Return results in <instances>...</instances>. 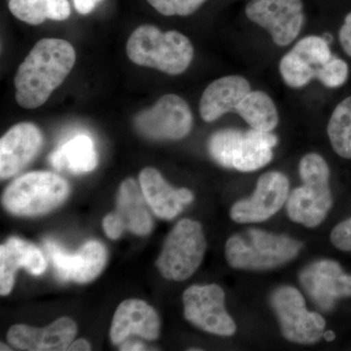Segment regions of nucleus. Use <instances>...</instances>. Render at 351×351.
<instances>
[{"label":"nucleus","instance_id":"6","mask_svg":"<svg viewBox=\"0 0 351 351\" xmlns=\"http://www.w3.org/2000/svg\"><path fill=\"white\" fill-rule=\"evenodd\" d=\"M69 182L48 171H36L17 178L7 186L2 204L17 216H38L60 206L69 195Z\"/></svg>","mask_w":351,"mask_h":351},{"label":"nucleus","instance_id":"5","mask_svg":"<svg viewBox=\"0 0 351 351\" xmlns=\"http://www.w3.org/2000/svg\"><path fill=\"white\" fill-rule=\"evenodd\" d=\"M278 138L271 132L223 129L208 142L210 156L219 165L240 172H253L271 161Z\"/></svg>","mask_w":351,"mask_h":351},{"label":"nucleus","instance_id":"28","mask_svg":"<svg viewBox=\"0 0 351 351\" xmlns=\"http://www.w3.org/2000/svg\"><path fill=\"white\" fill-rule=\"evenodd\" d=\"M164 16H189L197 10L206 0H147Z\"/></svg>","mask_w":351,"mask_h":351},{"label":"nucleus","instance_id":"16","mask_svg":"<svg viewBox=\"0 0 351 351\" xmlns=\"http://www.w3.org/2000/svg\"><path fill=\"white\" fill-rule=\"evenodd\" d=\"M43 145V132L36 124L14 125L0 140V177L9 179L25 169Z\"/></svg>","mask_w":351,"mask_h":351},{"label":"nucleus","instance_id":"21","mask_svg":"<svg viewBox=\"0 0 351 351\" xmlns=\"http://www.w3.org/2000/svg\"><path fill=\"white\" fill-rule=\"evenodd\" d=\"M250 83L243 76L230 75L215 80L203 92L200 114L206 122H213L228 112H235L250 92Z\"/></svg>","mask_w":351,"mask_h":351},{"label":"nucleus","instance_id":"32","mask_svg":"<svg viewBox=\"0 0 351 351\" xmlns=\"http://www.w3.org/2000/svg\"><path fill=\"white\" fill-rule=\"evenodd\" d=\"M101 1V0H73L76 11L83 15L92 12L97 4Z\"/></svg>","mask_w":351,"mask_h":351},{"label":"nucleus","instance_id":"11","mask_svg":"<svg viewBox=\"0 0 351 351\" xmlns=\"http://www.w3.org/2000/svg\"><path fill=\"white\" fill-rule=\"evenodd\" d=\"M245 13L249 20L267 29L279 46L292 43L304 24L302 0H253Z\"/></svg>","mask_w":351,"mask_h":351},{"label":"nucleus","instance_id":"4","mask_svg":"<svg viewBox=\"0 0 351 351\" xmlns=\"http://www.w3.org/2000/svg\"><path fill=\"white\" fill-rule=\"evenodd\" d=\"M299 172L304 184L288 196V216L295 223L316 228L332 206L329 166L319 154H308L302 157Z\"/></svg>","mask_w":351,"mask_h":351},{"label":"nucleus","instance_id":"17","mask_svg":"<svg viewBox=\"0 0 351 351\" xmlns=\"http://www.w3.org/2000/svg\"><path fill=\"white\" fill-rule=\"evenodd\" d=\"M77 332L71 318L62 317L49 326L38 329L27 325H14L7 332L10 345L20 350H68Z\"/></svg>","mask_w":351,"mask_h":351},{"label":"nucleus","instance_id":"22","mask_svg":"<svg viewBox=\"0 0 351 351\" xmlns=\"http://www.w3.org/2000/svg\"><path fill=\"white\" fill-rule=\"evenodd\" d=\"M49 162L58 171L77 175L91 172L98 164L93 140L85 134L69 138L50 154Z\"/></svg>","mask_w":351,"mask_h":351},{"label":"nucleus","instance_id":"29","mask_svg":"<svg viewBox=\"0 0 351 351\" xmlns=\"http://www.w3.org/2000/svg\"><path fill=\"white\" fill-rule=\"evenodd\" d=\"M330 239L332 244L339 250L351 252V218L335 226Z\"/></svg>","mask_w":351,"mask_h":351},{"label":"nucleus","instance_id":"20","mask_svg":"<svg viewBox=\"0 0 351 351\" xmlns=\"http://www.w3.org/2000/svg\"><path fill=\"white\" fill-rule=\"evenodd\" d=\"M138 181L145 201L159 218L174 219L184 206L193 202V195L189 189L172 188L154 168H145Z\"/></svg>","mask_w":351,"mask_h":351},{"label":"nucleus","instance_id":"35","mask_svg":"<svg viewBox=\"0 0 351 351\" xmlns=\"http://www.w3.org/2000/svg\"><path fill=\"white\" fill-rule=\"evenodd\" d=\"M327 341H334L335 338H336V335L332 331H327L325 332L324 337H323Z\"/></svg>","mask_w":351,"mask_h":351},{"label":"nucleus","instance_id":"7","mask_svg":"<svg viewBox=\"0 0 351 351\" xmlns=\"http://www.w3.org/2000/svg\"><path fill=\"white\" fill-rule=\"evenodd\" d=\"M206 248V239L200 223L193 219H182L164 242L156 261L157 269L166 279L186 280L200 267Z\"/></svg>","mask_w":351,"mask_h":351},{"label":"nucleus","instance_id":"30","mask_svg":"<svg viewBox=\"0 0 351 351\" xmlns=\"http://www.w3.org/2000/svg\"><path fill=\"white\" fill-rule=\"evenodd\" d=\"M103 226L106 234L112 239H119L126 228L123 221H122V219L120 218L119 215L117 212L108 214V216L104 218Z\"/></svg>","mask_w":351,"mask_h":351},{"label":"nucleus","instance_id":"1","mask_svg":"<svg viewBox=\"0 0 351 351\" xmlns=\"http://www.w3.org/2000/svg\"><path fill=\"white\" fill-rule=\"evenodd\" d=\"M75 60V48L69 41L39 40L20 64L14 80L20 107L34 110L44 105L69 75Z\"/></svg>","mask_w":351,"mask_h":351},{"label":"nucleus","instance_id":"18","mask_svg":"<svg viewBox=\"0 0 351 351\" xmlns=\"http://www.w3.org/2000/svg\"><path fill=\"white\" fill-rule=\"evenodd\" d=\"M132 334L154 341L160 334L158 314L147 302L137 299L126 300L117 307L110 327L113 345H120Z\"/></svg>","mask_w":351,"mask_h":351},{"label":"nucleus","instance_id":"13","mask_svg":"<svg viewBox=\"0 0 351 351\" xmlns=\"http://www.w3.org/2000/svg\"><path fill=\"white\" fill-rule=\"evenodd\" d=\"M300 282L318 308L330 311L341 298L351 297V274L336 261H315L302 270Z\"/></svg>","mask_w":351,"mask_h":351},{"label":"nucleus","instance_id":"34","mask_svg":"<svg viewBox=\"0 0 351 351\" xmlns=\"http://www.w3.org/2000/svg\"><path fill=\"white\" fill-rule=\"evenodd\" d=\"M120 350H145V346L138 343H127L120 346Z\"/></svg>","mask_w":351,"mask_h":351},{"label":"nucleus","instance_id":"26","mask_svg":"<svg viewBox=\"0 0 351 351\" xmlns=\"http://www.w3.org/2000/svg\"><path fill=\"white\" fill-rule=\"evenodd\" d=\"M327 131L335 152L343 158L351 159V96L335 108Z\"/></svg>","mask_w":351,"mask_h":351},{"label":"nucleus","instance_id":"23","mask_svg":"<svg viewBox=\"0 0 351 351\" xmlns=\"http://www.w3.org/2000/svg\"><path fill=\"white\" fill-rule=\"evenodd\" d=\"M145 200L141 186H138L133 179H127L122 182L117 197V213L123 221L127 230L142 237L149 234L154 226Z\"/></svg>","mask_w":351,"mask_h":351},{"label":"nucleus","instance_id":"2","mask_svg":"<svg viewBox=\"0 0 351 351\" xmlns=\"http://www.w3.org/2000/svg\"><path fill=\"white\" fill-rule=\"evenodd\" d=\"M127 56L138 66L181 75L193 59V44L181 32H163L152 25L137 27L127 41Z\"/></svg>","mask_w":351,"mask_h":351},{"label":"nucleus","instance_id":"24","mask_svg":"<svg viewBox=\"0 0 351 351\" xmlns=\"http://www.w3.org/2000/svg\"><path fill=\"white\" fill-rule=\"evenodd\" d=\"M8 6L18 20L32 25L46 20L64 21L71 15L68 0H8Z\"/></svg>","mask_w":351,"mask_h":351},{"label":"nucleus","instance_id":"27","mask_svg":"<svg viewBox=\"0 0 351 351\" xmlns=\"http://www.w3.org/2000/svg\"><path fill=\"white\" fill-rule=\"evenodd\" d=\"M348 77V66L343 60L334 56L318 69L316 78L324 86L338 88L345 84Z\"/></svg>","mask_w":351,"mask_h":351},{"label":"nucleus","instance_id":"19","mask_svg":"<svg viewBox=\"0 0 351 351\" xmlns=\"http://www.w3.org/2000/svg\"><path fill=\"white\" fill-rule=\"evenodd\" d=\"M23 267L32 276H41L47 269L43 252L36 245L10 237L0 246V294L8 295L12 291L15 274Z\"/></svg>","mask_w":351,"mask_h":351},{"label":"nucleus","instance_id":"31","mask_svg":"<svg viewBox=\"0 0 351 351\" xmlns=\"http://www.w3.org/2000/svg\"><path fill=\"white\" fill-rule=\"evenodd\" d=\"M339 41L346 54L351 57V12L346 15L345 24L339 29Z\"/></svg>","mask_w":351,"mask_h":351},{"label":"nucleus","instance_id":"36","mask_svg":"<svg viewBox=\"0 0 351 351\" xmlns=\"http://www.w3.org/2000/svg\"><path fill=\"white\" fill-rule=\"evenodd\" d=\"M2 351L3 350H11L12 348H8V346L3 345V343H1V348H0Z\"/></svg>","mask_w":351,"mask_h":351},{"label":"nucleus","instance_id":"9","mask_svg":"<svg viewBox=\"0 0 351 351\" xmlns=\"http://www.w3.org/2000/svg\"><path fill=\"white\" fill-rule=\"evenodd\" d=\"M184 318L195 327L217 336L230 337L237 324L226 309L225 292L216 284L193 285L182 295Z\"/></svg>","mask_w":351,"mask_h":351},{"label":"nucleus","instance_id":"14","mask_svg":"<svg viewBox=\"0 0 351 351\" xmlns=\"http://www.w3.org/2000/svg\"><path fill=\"white\" fill-rule=\"evenodd\" d=\"M332 57L326 39L306 36L281 59L279 71L288 86L302 88L316 78L318 69Z\"/></svg>","mask_w":351,"mask_h":351},{"label":"nucleus","instance_id":"10","mask_svg":"<svg viewBox=\"0 0 351 351\" xmlns=\"http://www.w3.org/2000/svg\"><path fill=\"white\" fill-rule=\"evenodd\" d=\"M136 129L154 140H181L193 129V117L188 103L178 95H164L156 105L134 119Z\"/></svg>","mask_w":351,"mask_h":351},{"label":"nucleus","instance_id":"8","mask_svg":"<svg viewBox=\"0 0 351 351\" xmlns=\"http://www.w3.org/2000/svg\"><path fill=\"white\" fill-rule=\"evenodd\" d=\"M269 304L277 316L284 339L300 345H313L324 337L326 321L308 311L302 293L292 286H281L271 293Z\"/></svg>","mask_w":351,"mask_h":351},{"label":"nucleus","instance_id":"15","mask_svg":"<svg viewBox=\"0 0 351 351\" xmlns=\"http://www.w3.org/2000/svg\"><path fill=\"white\" fill-rule=\"evenodd\" d=\"M47 249L55 270L63 280L91 282L100 276L107 263V249L96 240L88 241L75 254L66 253L54 242Z\"/></svg>","mask_w":351,"mask_h":351},{"label":"nucleus","instance_id":"3","mask_svg":"<svg viewBox=\"0 0 351 351\" xmlns=\"http://www.w3.org/2000/svg\"><path fill=\"white\" fill-rule=\"evenodd\" d=\"M302 249L301 241L287 235L250 228L230 237L225 253L232 269L267 270L294 260Z\"/></svg>","mask_w":351,"mask_h":351},{"label":"nucleus","instance_id":"25","mask_svg":"<svg viewBox=\"0 0 351 351\" xmlns=\"http://www.w3.org/2000/svg\"><path fill=\"white\" fill-rule=\"evenodd\" d=\"M235 112L256 130L271 132L279 122L274 101L262 91H251L240 103Z\"/></svg>","mask_w":351,"mask_h":351},{"label":"nucleus","instance_id":"12","mask_svg":"<svg viewBox=\"0 0 351 351\" xmlns=\"http://www.w3.org/2000/svg\"><path fill=\"white\" fill-rule=\"evenodd\" d=\"M290 182L283 173L261 176L253 195L237 201L230 209V218L239 223H261L274 216L288 199Z\"/></svg>","mask_w":351,"mask_h":351},{"label":"nucleus","instance_id":"33","mask_svg":"<svg viewBox=\"0 0 351 351\" xmlns=\"http://www.w3.org/2000/svg\"><path fill=\"white\" fill-rule=\"evenodd\" d=\"M91 350V346L86 339H77V341L71 343L68 350L69 351H87Z\"/></svg>","mask_w":351,"mask_h":351}]
</instances>
